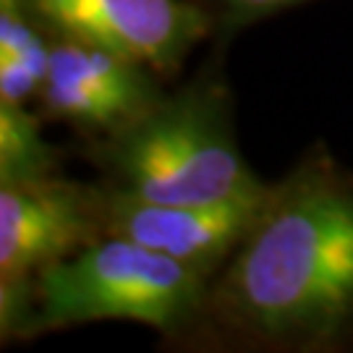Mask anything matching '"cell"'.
Returning a JSON list of instances; mask_svg holds the SVG:
<instances>
[{"instance_id":"5","label":"cell","mask_w":353,"mask_h":353,"mask_svg":"<svg viewBox=\"0 0 353 353\" xmlns=\"http://www.w3.org/2000/svg\"><path fill=\"white\" fill-rule=\"evenodd\" d=\"M150 71L121 52L74 37H58L37 94L42 115L110 137L163 97Z\"/></svg>"},{"instance_id":"3","label":"cell","mask_w":353,"mask_h":353,"mask_svg":"<svg viewBox=\"0 0 353 353\" xmlns=\"http://www.w3.org/2000/svg\"><path fill=\"white\" fill-rule=\"evenodd\" d=\"M212 275L123 236L102 233L37 272L34 335L87 322L181 332L202 322Z\"/></svg>"},{"instance_id":"7","label":"cell","mask_w":353,"mask_h":353,"mask_svg":"<svg viewBox=\"0 0 353 353\" xmlns=\"http://www.w3.org/2000/svg\"><path fill=\"white\" fill-rule=\"evenodd\" d=\"M97 236L100 189L55 176L0 186V275H37Z\"/></svg>"},{"instance_id":"8","label":"cell","mask_w":353,"mask_h":353,"mask_svg":"<svg viewBox=\"0 0 353 353\" xmlns=\"http://www.w3.org/2000/svg\"><path fill=\"white\" fill-rule=\"evenodd\" d=\"M32 16L26 0H0V102L26 105L45 84L52 42H45Z\"/></svg>"},{"instance_id":"11","label":"cell","mask_w":353,"mask_h":353,"mask_svg":"<svg viewBox=\"0 0 353 353\" xmlns=\"http://www.w3.org/2000/svg\"><path fill=\"white\" fill-rule=\"evenodd\" d=\"M217 3L225 8L236 24H243V21H254V19H265L270 13L288 11L306 0H217Z\"/></svg>"},{"instance_id":"2","label":"cell","mask_w":353,"mask_h":353,"mask_svg":"<svg viewBox=\"0 0 353 353\" xmlns=\"http://www.w3.org/2000/svg\"><path fill=\"white\" fill-rule=\"evenodd\" d=\"M110 191L168 204H217L262 196L233 131L225 89L194 81L163 94L134 123L110 134L100 150Z\"/></svg>"},{"instance_id":"4","label":"cell","mask_w":353,"mask_h":353,"mask_svg":"<svg viewBox=\"0 0 353 353\" xmlns=\"http://www.w3.org/2000/svg\"><path fill=\"white\" fill-rule=\"evenodd\" d=\"M58 37L121 52L152 71L173 74L210 29V16L186 0H26Z\"/></svg>"},{"instance_id":"1","label":"cell","mask_w":353,"mask_h":353,"mask_svg":"<svg viewBox=\"0 0 353 353\" xmlns=\"http://www.w3.org/2000/svg\"><path fill=\"white\" fill-rule=\"evenodd\" d=\"M202 319L243 343L327 351L353 338V173L309 152L270 183Z\"/></svg>"},{"instance_id":"9","label":"cell","mask_w":353,"mask_h":353,"mask_svg":"<svg viewBox=\"0 0 353 353\" xmlns=\"http://www.w3.org/2000/svg\"><path fill=\"white\" fill-rule=\"evenodd\" d=\"M55 170V147L45 141L39 118L24 105L0 102V186L48 178Z\"/></svg>"},{"instance_id":"6","label":"cell","mask_w":353,"mask_h":353,"mask_svg":"<svg viewBox=\"0 0 353 353\" xmlns=\"http://www.w3.org/2000/svg\"><path fill=\"white\" fill-rule=\"evenodd\" d=\"M265 194L217 204H168L100 189V228L217 278L252 230Z\"/></svg>"},{"instance_id":"10","label":"cell","mask_w":353,"mask_h":353,"mask_svg":"<svg viewBox=\"0 0 353 353\" xmlns=\"http://www.w3.org/2000/svg\"><path fill=\"white\" fill-rule=\"evenodd\" d=\"M37 322V275H0V338H32Z\"/></svg>"}]
</instances>
